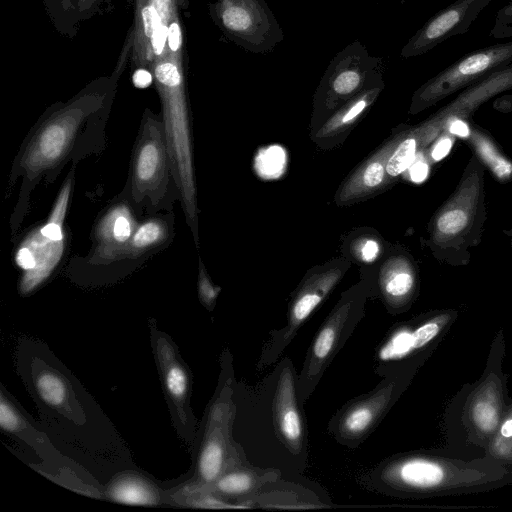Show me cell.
<instances>
[{
  "mask_svg": "<svg viewBox=\"0 0 512 512\" xmlns=\"http://www.w3.org/2000/svg\"><path fill=\"white\" fill-rule=\"evenodd\" d=\"M83 117L63 114L50 119L32 135L19 161L26 180L52 170L69 153L80 129Z\"/></svg>",
  "mask_w": 512,
  "mask_h": 512,
  "instance_id": "cell-13",
  "label": "cell"
},
{
  "mask_svg": "<svg viewBox=\"0 0 512 512\" xmlns=\"http://www.w3.org/2000/svg\"><path fill=\"white\" fill-rule=\"evenodd\" d=\"M360 256L365 261H374L379 255V245L376 241L367 239L360 246Z\"/></svg>",
  "mask_w": 512,
  "mask_h": 512,
  "instance_id": "cell-37",
  "label": "cell"
},
{
  "mask_svg": "<svg viewBox=\"0 0 512 512\" xmlns=\"http://www.w3.org/2000/svg\"><path fill=\"white\" fill-rule=\"evenodd\" d=\"M15 365L41 427L65 456L99 477L134 467L113 423L45 342L20 338Z\"/></svg>",
  "mask_w": 512,
  "mask_h": 512,
  "instance_id": "cell-1",
  "label": "cell"
},
{
  "mask_svg": "<svg viewBox=\"0 0 512 512\" xmlns=\"http://www.w3.org/2000/svg\"><path fill=\"white\" fill-rule=\"evenodd\" d=\"M484 456L491 458L512 474V398L508 399Z\"/></svg>",
  "mask_w": 512,
  "mask_h": 512,
  "instance_id": "cell-22",
  "label": "cell"
},
{
  "mask_svg": "<svg viewBox=\"0 0 512 512\" xmlns=\"http://www.w3.org/2000/svg\"><path fill=\"white\" fill-rule=\"evenodd\" d=\"M409 168L412 181L417 183L425 180L429 172L428 163L423 158H415L414 162Z\"/></svg>",
  "mask_w": 512,
  "mask_h": 512,
  "instance_id": "cell-36",
  "label": "cell"
},
{
  "mask_svg": "<svg viewBox=\"0 0 512 512\" xmlns=\"http://www.w3.org/2000/svg\"><path fill=\"white\" fill-rule=\"evenodd\" d=\"M512 24V1L503 6L496 14L495 26L492 35L498 37L509 25Z\"/></svg>",
  "mask_w": 512,
  "mask_h": 512,
  "instance_id": "cell-34",
  "label": "cell"
},
{
  "mask_svg": "<svg viewBox=\"0 0 512 512\" xmlns=\"http://www.w3.org/2000/svg\"><path fill=\"white\" fill-rule=\"evenodd\" d=\"M458 318L455 309H438L421 316L412 326L397 330L380 351L384 360L427 359Z\"/></svg>",
  "mask_w": 512,
  "mask_h": 512,
  "instance_id": "cell-15",
  "label": "cell"
},
{
  "mask_svg": "<svg viewBox=\"0 0 512 512\" xmlns=\"http://www.w3.org/2000/svg\"><path fill=\"white\" fill-rule=\"evenodd\" d=\"M383 288L394 303L409 304L418 289V276L412 260L406 256L395 258L384 272Z\"/></svg>",
  "mask_w": 512,
  "mask_h": 512,
  "instance_id": "cell-20",
  "label": "cell"
},
{
  "mask_svg": "<svg viewBox=\"0 0 512 512\" xmlns=\"http://www.w3.org/2000/svg\"><path fill=\"white\" fill-rule=\"evenodd\" d=\"M136 227V221L126 204L112 206L96 227V258L104 261L120 256Z\"/></svg>",
  "mask_w": 512,
  "mask_h": 512,
  "instance_id": "cell-18",
  "label": "cell"
},
{
  "mask_svg": "<svg viewBox=\"0 0 512 512\" xmlns=\"http://www.w3.org/2000/svg\"><path fill=\"white\" fill-rule=\"evenodd\" d=\"M152 353L163 394L178 437L192 446L198 425L191 408L192 373L170 335L160 330L155 319L148 320Z\"/></svg>",
  "mask_w": 512,
  "mask_h": 512,
  "instance_id": "cell-6",
  "label": "cell"
},
{
  "mask_svg": "<svg viewBox=\"0 0 512 512\" xmlns=\"http://www.w3.org/2000/svg\"><path fill=\"white\" fill-rule=\"evenodd\" d=\"M324 292L319 290H309L299 296L295 301L291 312V323L293 327L298 326L311 314V312L321 302Z\"/></svg>",
  "mask_w": 512,
  "mask_h": 512,
  "instance_id": "cell-27",
  "label": "cell"
},
{
  "mask_svg": "<svg viewBox=\"0 0 512 512\" xmlns=\"http://www.w3.org/2000/svg\"><path fill=\"white\" fill-rule=\"evenodd\" d=\"M386 474L395 489L420 497L458 496L512 485V474L491 458L465 459L443 449L403 456Z\"/></svg>",
  "mask_w": 512,
  "mask_h": 512,
  "instance_id": "cell-3",
  "label": "cell"
},
{
  "mask_svg": "<svg viewBox=\"0 0 512 512\" xmlns=\"http://www.w3.org/2000/svg\"><path fill=\"white\" fill-rule=\"evenodd\" d=\"M72 185L73 174L70 173L62 184L48 221L33 230L20 244L30 252L34 261V267L24 271L19 280L18 291L22 296L32 294L44 284L62 259L65 248L63 224Z\"/></svg>",
  "mask_w": 512,
  "mask_h": 512,
  "instance_id": "cell-9",
  "label": "cell"
},
{
  "mask_svg": "<svg viewBox=\"0 0 512 512\" xmlns=\"http://www.w3.org/2000/svg\"><path fill=\"white\" fill-rule=\"evenodd\" d=\"M278 423L287 441L297 444L301 440V420L295 405L293 382L289 374L282 376L279 384Z\"/></svg>",
  "mask_w": 512,
  "mask_h": 512,
  "instance_id": "cell-21",
  "label": "cell"
},
{
  "mask_svg": "<svg viewBox=\"0 0 512 512\" xmlns=\"http://www.w3.org/2000/svg\"><path fill=\"white\" fill-rule=\"evenodd\" d=\"M157 80L164 86L175 87L181 82L178 69L172 63H164L155 69Z\"/></svg>",
  "mask_w": 512,
  "mask_h": 512,
  "instance_id": "cell-31",
  "label": "cell"
},
{
  "mask_svg": "<svg viewBox=\"0 0 512 512\" xmlns=\"http://www.w3.org/2000/svg\"><path fill=\"white\" fill-rule=\"evenodd\" d=\"M485 170L472 154L456 188L431 218L428 245L438 261L453 267L466 266L471 249L480 244L487 218Z\"/></svg>",
  "mask_w": 512,
  "mask_h": 512,
  "instance_id": "cell-4",
  "label": "cell"
},
{
  "mask_svg": "<svg viewBox=\"0 0 512 512\" xmlns=\"http://www.w3.org/2000/svg\"><path fill=\"white\" fill-rule=\"evenodd\" d=\"M506 233L508 234V236L510 238V245H511V248H512V224H511L510 230L506 231Z\"/></svg>",
  "mask_w": 512,
  "mask_h": 512,
  "instance_id": "cell-41",
  "label": "cell"
},
{
  "mask_svg": "<svg viewBox=\"0 0 512 512\" xmlns=\"http://www.w3.org/2000/svg\"><path fill=\"white\" fill-rule=\"evenodd\" d=\"M337 328L335 322H330L319 332L312 350L314 360L322 361L330 354L338 337Z\"/></svg>",
  "mask_w": 512,
  "mask_h": 512,
  "instance_id": "cell-28",
  "label": "cell"
},
{
  "mask_svg": "<svg viewBox=\"0 0 512 512\" xmlns=\"http://www.w3.org/2000/svg\"><path fill=\"white\" fill-rule=\"evenodd\" d=\"M435 140L430 156L434 161H439L450 151L454 143V136L450 132L444 131Z\"/></svg>",
  "mask_w": 512,
  "mask_h": 512,
  "instance_id": "cell-33",
  "label": "cell"
},
{
  "mask_svg": "<svg viewBox=\"0 0 512 512\" xmlns=\"http://www.w3.org/2000/svg\"><path fill=\"white\" fill-rule=\"evenodd\" d=\"M462 138L470 146L473 154L485 169L498 182L507 183L511 181L512 160L506 156L488 131L473 122H469L467 132Z\"/></svg>",
  "mask_w": 512,
  "mask_h": 512,
  "instance_id": "cell-19",
  "label": "cell"
},
{
  "mask_svg": "<svg viewBox=\"0 0 512 512\" xmlns=\"http://www.w3.org/2000/svg\"><path fill=\"white\" fill-rule=\"evenodd\" d=\"M400 1L403 3V2H404V1H406V0H400Z\"/></svg>",
  "mask_w": 512,
  "mask_h": 512,
  "instance_id": "cell-42",
  "label": "cell"
},
{
  "mask_svg": "<svg viewBox=\"0 0 512 512\" xmlns=\"http://www.w3.org/2000/svg\"><path fill=\"white\" fill-rule=\"evenodd\" d=\"M377 407V404H363L353 409L344 420L345 431L354 435L364 432L373 422Z\"/></svg>",
  "mask_w": 512,
  "mask_h": 512,
  "instance_id": "cell-26",
  "label": "cell"
},
{
  "mask_svg": "<svg viewBox=\"0 0 512 512\" xmlns=\"http://www.w3.org/2000/svg\"><path fill=\"white\" fill-rule=\"evenodd\" d=\"M167 237V223L158 218L149 219L136 227L133 236L120 255L138 257L162 244Z\"/></svg>",
  "mask_w": 512,
  "mask_h": 512,
  "instance_id": "cell-23",
  "label": "cell"
},
{
  "mask_svg": "<svg viewBox=\"0 0 512 512\" xmlns=\"http://www.w3.org/2000/svg\"><path fill=\"white\" fill-rule=\"evenodd\" d=\"M385 166L381 161H375L366 166L362 180L368 188H374L381 184L384 178Z\"/></svg>",
  "mask_w": 512,
  "mask_h": 512,
  "instance_id": "cell-32",
  "label": "cell"
},
{
  "mask_svg": "<svg viewBox=\"0 0 512 512\" xmlns=\"http://www.w3.org/2000/svg\"><path fill=\"white\" fill-rule=\"evenodd\" d=\"M382 57L371 55L354 40L330 61L316 92L317 102L325 108L348 101L364 89L382 80Z\"/></svg>",
  "mask_w": 512,
  "mask_h": 512,
  "instance_id": "cell-8",
  "label": "cell"
},
{
  "mask_svg": "<svg viewBox=\"0 0 512 512\" xmlns=\"http://www.w3.org/2000/svg\"><path fill=\"white\" fill-rule=\"evenodd\" d=\"M144 23V32L148 37H152L155 29L160 25V19L156 9L153 6H147L142 10Z\"/></svg>",
  "mask_w": 512,
  "mask_h": 512,
  "instance_id": "cell-35",
  "label": "cell"
},
{
  "mask_svg": "<svg viewBox=\"0 0 512 512\" xmlns=\"http://www.w3.org/2000/svg\"><path fill=\"white\" fill-rule=\"evenodd\" d=\"M229 416L227 389L224 387L210 404L202 425L198 427L192 445V476L167 489L172 505L175 499L196 493L215 482L230 465Z\"/></svg>",
  "mask_w": 512,
  "mask_h": 512,
  "instance_id": "cell-5",
  "label": "cell"
},
{
  "mask_svg": "<svg viewBox=\"0 0 512 512\" xmlns=\"http://www.w3.org/2000/svg\"><path fill=\"white\" fill-rule=\"evenodd\" d=\"M168 43L172 51H177L181 43V33L179 25L174 22L168 29Z\"/></svg>",
  "mask_w": 512,
  "mask_h": 512,
  "instance_id": "cell-39",
  "label": "cell"
},
{
  "mask_svg": "<svg viewBox=\"0 0 512 512\" xmlns=\"http://www.w3.org/2000/svg\"><path fill=\"white\" fill-rule=\"evenodd\" d=\"M512 63V40L476 49L437 73L413 94L410 112L418 113Z\"/></svg>",
  "mask_w": 512,
  "mask_h": 512,
  "instance_id": "cell-7",
  "label": "cell"
},
{
  "mask_svg": "<svg viewBox=\"0 0 512 512\" xmlns=\"http://www.w3.org/2000/svg\"><path fill=\"white\" fill-rule=\"evenodd\" d=\"M512 89V64L466 87L456 98L415 129L421 147L439 137L456 120H469L482 104Z\"/></svg>",
  "mask_w": 512,
  "mask_h": 512,
  "instance_id": "cell-14",
  "label": "cell"
},
{
  "mask_svg": "<svg viewBox=\"0 0 512 512\" xmlns=\"http://www.w3.org/2000/svg\"><path fill=\"white\" fill-rule=\"evenodd\" d=\"M253 486L254 479L250 474L244 471L232 470L229 465L215 482L196 493H208L217 497L238 496L247 493Z\"/></svg>",
  "mask_w": 512,
  "mask_h": 512,
  "instance_id": "cell-24",
  "label": "cell"
},
{
  "mask_svg": "<svg viewBox=\"0 0 512 512\" xmlns=\"http://www.w3.org/2000/svg\"><path fill=\"white\" fill-rule=\"evenodd\" d=\"M168 36V29L164 25H159L152 35V45L156 54H161Z\"/></svg>",
  "mask_w": 512,
  "mask_h": 512,
  "instance_id": "cell-38",
  "label": "cell"
},
{
  "mask_svg": "<svg viewBox=\"0 0 512 512\" xmlns=\"http://www.w3.org/2000/svg\"><path fill=\"white\" fill-rule=\"evenodd\" d=\"M493 0H456L433 15L415 32L401 50L402 58L427 53L449 38L467 32Z\"/></svg>",
  "mask_w": 512,
  "mask_h": 512,
  "instance_id": "cell-16",
  "label": "cell"
},
{
  "mask_svg": "<svg viewBox=\"0 0 512 512\" xmlns=\"http://www.w3.org/2000/svg\"><path fill=\"white\" fill-rule=\"evenodd\" d=\"M104 498L125 505H172L166 489L143 472L132 468L113 475L103 486Z\"/></svg>",
  "mask_w": 512,
  "mask_h": 512,
  "instance_id": "cell-17",
  "label": "cell"
},
{
  "mask_svg": "<svg viewBox=\"0 0 512 512\" xmlns=\"http://www.w3.org/2000/svg\"><path fill=\"white\" fill-rule=\"evenodd\" d=\"M199 269L198 276V296L199 300L205 308L212 310L215 305V300L220 291L218 287H215L209 280L204 267L202 264Z\"/></svg>",
  "mask_w": 512,
  "mask_h": 512,
  "instance_id": "cell-30",
  "label": "cell"
},
{
  "mask_svg": "<svg viewBox=\"0 0 512 512\" xmlns=\"http://www.w3.org/2000/svg\"><path fill=\"white\" fill-rule=\"evenodd\" d=\"M172 175L163 123L149 119L143 125L132 161L131 195L140 203L149 198L158 204Z\"/></svg>",
  "mask_w": 512,
  "mask_h": 512,
  "instance_id": "cell-12",
  "label": "cell"
},
{
  "mask_svg": "<svg viewBox=\"0 0 512 512\" xmlns=\"http://www.w3.org/2000/svg\"><path fill=\"white\" fill-rule=\"evenodd\" d=\"M133 83L138 88H146L152 83V76L147 70L138 69L133 74Z\"/></svg>",
  "mask_w": 512,
  "mask_h": 512,
  "instance_id": "cell-40",
  "label": "cell"
},
{
  "mask_svg": "<svg viewBox=\"0 0 512 512\" xmlns=\"http://www.w3.org/2000/svg\"><path fill=\"white\" fill-rule=\"evenodd\" d=\"M284 152L280 147H270L262 155L259 163V169L268 176H275L280 172L284 164Z\"/></svg>",
  "mask_w": 512,
  "mask_h": 512,
  "instance_id": "cell-29",
  "label": "cell"
},
{
  "mask_svg": "<svg viewBox=\"0 0 512 512\" xmlns=\"http://www.w3.org/2000/svg\"><path fill=\"white\" fill-rule=\"evenodd\" d=\"M420 142L414 131L398 143L385 165L386 173L396 177L407 170L414 162Z\"/></svg>",
  "mask_w": 512,
  "mask_h": 512,
  "instance_id": "cell-25",
  "label": "cell"
},
{
  "mask_svg": "<svg viewBox=\"0 0 512 512\" xmlns=\"http://www.w3.org/2000/svg\"><path fill=\"white\" fill-rule=\"evenodd\" d=\"M218 18L230 38L249 52H271L284 40V32L265 0H221Z\"/></svg>",
  "mask_w": 512,
  "mask_h": 512,
  "instance_id": "cell-11",
  "label": "cell"
},
{
  "mask_svg": "<svg viewBox=\"0 0 512 512\" xmlns=\"http://www.w3.org/2000/svg\"><path fill=\"white\" fill-rule=\"evenodd\" d=\"M505 336L500 328L490 344L481 376L465 383L445 408L443 450L474 459L483 457L508 402V375L503 370Z\"/></svg>",
  "mask_w": 512,
  "mask_h": 512,
  "instance_id": "cell-2",
  "label": "cell"
},
{
  "mask_svg": "<svg viewBox=\"0 0 512 512\" xmlns=\"http://www.w3.org/2000/svg\"><path fill=\"white\" fill-rule=\"evenodd\" d=\"M0 427L6 434L24 442L41 458L47 468L40 469L48 476L56 472L52 479L70 480L76 482L88 480L83 476L94 477L82 466L65 456L51 441L40 424H36L33 418L7 391L3 384L0 385Z\"/></svg>",
  "mask_w": 512,
  "mask_h": 512,
  "instance_id": "cell-10",
  "label": "cell"
}]
</instances>
